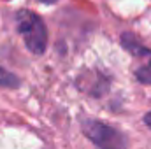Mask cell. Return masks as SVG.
I'll return each mask as SVG.
<instances>
[{"mask_svg": "<svg viewBox=\"0 0 151 149\" xmlns=\"http://www.w3.org/2000/svg\"><path fill=\"white\" fill-rule=\"evenodd\" d=\"M16 30L23 37L25 46L30 53L42 54L47 47V28L42 21V18L28 11L21 9L16 12Z\"/></svg>", "mask_w": 151, "mask_h": 149, "instance_id": "cell-1", "label": "cell"}, {"mask_svg": "<svg viewBox=\"0 0 151 149\" xmlns=\"http://www.w3.org/2000/svg\"><path fill=\"white\" fill-rule=\"evenodd\" d=\"M83 132L99 149L127 148V137L118 128H113V126H109V125H106L102 121H97V119L83 121Z\"/></svg>", "mask_w": 151, "mask_h": 149, "instance_id": "cell-2", "label": "cell"}, {"mask_svg": "<svg viewBox=\"0 0 151 149\" xmlns=\"http://www.w3.org/2000/svg\"><path fill=\"white\" fill-rule=\"evenodd\" d=\"M86 77H88V79L79 77V81H88V86H84V88H81V90H84V91H88V93H91V95H95V97H99V95H102L104 91H107V88H109V79H106L104 74L88 72Z\"/></svg>", "mask_w": 151, "mask_h": 149, "instance_id": "cell-3", "label": "cell"}, {"mask_svg": "<svg viewBox=\"0 0 151 149\" xmlns=\"http://www.w3.org/2000/svg\"><path fill=\"white\" fill-rule=\"evenodd\" d=\"M135 77L139 82L151 86V56L144 58V63L139 69H135Z\"/></svg>", "mask_w": 151, "mask_h": 149, "instance_id": "cell-4", "label": "cell"}, {"mask_svg": "<svg viewBox=\"0 0 151 149\" xmlns=\"http://www.w3.org/2000/svg\"><path fill=\"white\" fill-rule=\"evenodd\" d=\"M0 86L2 88H18L19 86V79L12 72H9V70L0 67Z\"/></svg>", "mask_w": 151, "mask_h": 149, "instance_id": "cell-5", "label": "cell"}, {"mask_svg": "<svg viewBox=\"0 0 151 149\" xmlns=\"http://www.w3.org/2000/svg\"><path fill=\"white\" fill-rule=\"evenodd\" d=\"M144 123H146V125H148V126L151 128V111L148 112L146 116H144Z\"/></svg>", "mask_w": 151, "mask_h": 149, "instance_id": "cell-6", "label": "cell"}, {"mask_svg": "<svg viewBox=\"0 0 151 149\" xmlns=\"http://www.w3.org/2000/svg\"><path fill=\"white\" fill-rule=\"evenodd\" d=\"M37 2H42V4H56L58 0H37Z\"/></svg>", "mask_w": 151, "mask_h": 149, "instance_id": "cell-7", "label": "cell"}]
</instances>
